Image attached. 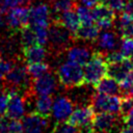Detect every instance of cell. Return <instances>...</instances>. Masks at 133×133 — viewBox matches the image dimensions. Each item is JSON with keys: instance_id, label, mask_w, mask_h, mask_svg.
<instances>
[{"instance_id": "1", "label": "cell", "mask_w": 133, "mask_h": 133, "mask_svg": "<svg viewBox=\"0 0 133 133\" xmlns=\"http://www.w3.org/2000/svg\"><path fill=\"white\" fill-rule=\"evenodd\" d=\"M56 76L59 83L68 89L81 87L85 83L82 65L70 60L59 65L56 71Z\"/></svg>"}, {"instance_id": "2", "label": "cell", "mask_w": 133, "mask_h": 133, "mask_svg": "<svg viewBox=\"0 0 133 133\" xmlns=\"http://www.w3.org/2000/svg\"><path fill=\"white\" fill-rule=\"evenodd\" d=\"M108 63L105 54L100 51H95L90 59L84 64V81L86 84L96 85L102 78L107 76Z\"/></svg>"}, {"instance_id": "3", "label": "cell", "mask_w": 133, "mask_h": 133, "mask_svg": "<svg viewBox=\"0 0 133 133\" xmlns=\"http://www.w3.org/2000/svg\"><path fill=\"white\" fill-rule=\"evenodd\" d=\"M74 37L73 33L58 22L49 26L48 44L49 48L55 55H59L63 51L68 50L71 47Z\"/></svg>"}, {"instance_id": "4", "label": "cell", "mask_w": 133, "mask_h": 133, "mask_svg": "<svg viewBox=\"0 0 133 133\" xmlns=\"http://www.w3.org/2000/svg\"><path fill=\"white\" fill-rule=\"evenodd\" d=\"M121 104L122 98L114 95H105L97 92L91 96L90 105L95 113L99 112H108L112 114L121 113Z\"/></svg>"}, {"instance_id": "5", "label": "cell", "mask_w": 133, "mask_h": 133, "mask_svg": "<svg viewBox=\"0 0 133 133\" xmlns=\"http://www.w3.org/2000/svg\"><path fill=\"white\" fill-rule=\"evenodd\" d=\"M51 6L45 1H36L29 7L30 27H49L51 21Z\"/></svg>"}, {"instance_id": "6", "label": "cell", "mask_w": 133, "mask_h": 133, "mask_svg": "<svg viewBox=\"0 0 133 133\" xmlns=\"http://www.w3.org/2000/svg\"><path fill=\"white\" fill-rule=\"evenodd\" d=\"M5 25L12 31H18L29 24V8L20 5L9 8L4 17Z\"/></svg>"}, {"instance_id": "7", "label": "cell", "mask_w": 133, "mask_h": 133, "mask_svg": "<svg viewBox=\"0 0 133 133\" xmlns=\"http://www.w3.org/2000/svg\"><path fill=\"white\" fill-rule=\"evenodd\" d=\"M57 87L56 78L52 73H47L38 78L32 79V92L33 95L41 96V95H52Z\"/></svg>"}, {"instance_id": "8", "label": "cell", "mask_w": 133, "mask_h": 133, "mask_svg": "<svg viewBox=\"0 0 133 133\" xmlns=\"http://www.w3.org/2000/svg\"><path fill=\"white\" fill-rule=\"evenodd\" d=\"M94 21L101 30L111 29L114 22V11L105 4H98L92 7Z\"/></svg>"}, {"instance_id": "9", "label": "cell", "mask_w": 133, "mask_h": 133, "mask_svg": "<svg viewBox=\"0 0 133 133\" xmlns=\"http://www.w3.org/2000/svg\"><path fill=\"white\" fill-rule=\"evenodd\" d=\"M8 103L6 116L10 119H21L25 115V100L17 91H6Z\"/></svg>"}, {"instance_id": "10", "label": "cell", "mask_w": 133, "mask_h": 133, "mask_svg": "<svg viewBox=\"0 0 133 133\" xmlns=\"http://www.w3.org/2000/svg\"><path fill=\"white\" fill-rule=\"evenodd\" d=\"M117 124L116 114L108 112L95 113L92 118V127L98 133H111Z\"/></svg>"}, {"instance_id": "11", "label": "cell", "mask_w": 133, "mask_h": 133, "mask_svg": "<svg viewBox=\"0 0 133 133\" xmlns=\"http://www.w3.org/2000/svg\"><path fill=\"white\" fill-rule=\"evenodd\" d=\"M22 123L25 133H42L48 125V117L43 116L36 111H32L24 115Z\"/></svg>"}, {"instance_id": "12", "label": "cell", "mask_w": 133, "mask_h": 133, "mask_svg": "<svg viewBox=\"0 0 133 133\" xmlns=\"http://www.w3.org/2000/svg\"><path fill=\"white\" fill-rule=\"evenodd\" d=\"M133 72V62L130 57H125L123 60L108 63L107 75L114 78L118 82L124 80Z\"/></svg>"}, {"instance_id": "13", "label": "cell", "mask_w": 133, "mask_h": 133, "mask_svg": "<svg viewBox=\"0 0 133 133\" xmlns=\"http://www.w3.org/2000/svg\"><path fill=\"white\" fill-rule=\"evenodd\" d=\"M96 43L99 51L106 55L107 53L116 50L118 46V35L110 29L102 30V32L99 33Z\"/></svg>"}, {"instance_id": "14", "label": "cell", "mask_w": 133, "mask_h": 133, "mask_svg": "<svg viewBox=\"0 0 133 133\" xmlns=\"http://www.w3.org/2000/svg\"><path fill=\"white\" fill-rule=\"evenodd\" d=\"M94 115H95V111L90 104L86 106H80L77 107L75 110H73L66 122L79 128L83 125L92 123Z\"/></svg>"}, {"instance_id": "15", "label": "cell", "mask_w": 133, "mask_h": 133, "mask_svg": "<svg viewBox=\"0 0 133 133\" xmlns=\"http://www.w3.org/2000/svg\"><path fill=\"white\" fill-rule=\"evenodd\" d=\"M74 103L71 99L66 97H59L53 103L52 115L57 122L66 121L71 113L73 112Z\"/></svg>"}, {"instance_id": "16", "label": "cell", "mask_w": 133, "mask_h": 133, "mask_svg": "<svg viewBox=\"0 0 133 133\" xmlns=\"http://www.w3.org/2000/svg\"><path fill=\"white\" fill-rule=\"evenodd\" d=\"M92 51L87 46H71L66 52V58L70 61L84 65L91 57Z\"/></svg>"}, {"instance_id": "17", "label": "cell", "mask_w": 133, "mask_h": 133, "mask_svg": "<svg viewBox=\"0 0 133 133\" xmlns=\"http://www.w3.org/2000/svg\"><path fill=\"white\" fill-rule=\"evenodd\" d=\"M94 87L97 90V92L100 94L114 95V96H118L119 94H122L119 82L108 75L102 78L96 85H94Z\"/></svg>"}, {"instance_id": "18", "label": "cell", "mask_w": 133, "mask_h": 133, "mask_svg": "<svg viewBox=\"0 0 133 133\" xmlns=\"http://www.w3.org/2000/svg\"><path fill=\"white\" fill-rule=\"evenodd\" d=\"M47 57V50L43 45H32L26 48H23V58L27 63L41 62L44 61Z\"/></svg>"}, {"instance_id": "19", "label": "cell", "mask_w": 133, "mask_h": 133, "mask_svg": "<svg viewBox=\"0 0 133 133\" xmlns=\"http://www.w3.org/2000/svg\"><path fill=\"white\" fill-rule=\"evenodd\" d=\"M100 33V28L96 23L90 24H81L78 30L75 32V38L84 42H94L97 39Z\"/></svg>"}, {"instance_id": "20", "label": "cell", "mask_w": 133, "mask_h": 133, "mask_svg": "<svg viewBox=\"0 0 133 133\" xmlns=\"http://www.w3.org/2000/svg\"><path fill=\"white\" fill-rule=\"evenodd\" d=\"M118 34L124 37H133V14L123 11L116 22Z\"/></svg>"}, {"instance_id": "21", "label": "cell", "mask_w": 133, "mask_h": 133, "mask_svg": "<svg viewBox=\"0 0 133 133\" xmlns=\"http://www.w3.org/2000/svg\"><path fill=\"white\" fill-rule=\"evenodd\" d=\"M57 22L60 23L63 27H65L73 34H75V32L78 30V28L81 25L80 19L78 17L76 10H73V9L68 10V11L61 14L57 18Z\"/></svg>"}, {"instance_id": "22", "label": "cell", "mask_w": 133, "mask_h": 133, "mask_svg": "<svg viewBox=\"0 0 133 133\" xmlns=\"http://www.w3.org/2000/svg\"><path fill=\"white\" fill-rule=\"evenodd\" d=\"M53 99L51 95H41L36 96L35 100V111L45 117H49L52 114Z\"/></svg>"}, {"instance_id": "23", "label": "cell", "mask_w": 133, "mask_h": 133, "mask_svg": "<svg viewBox=\"0 0 133 133\" xmlns=\"http://www.w3.org/2000/svg\"><path fill=\"white\" fill-rule=\"evenodd\" d=\"M75 0H52L51 2V10L52 14L57 19L61 14L71 10L75 6Z\"/></svg>"}, {"instance_id": "24", "label": "cell", "mask_w": 133, "mask_h": 133, "mask_svg": "<svg viewBox=\"0 0 133 133\" xmlns=\"http://www.w3.org/2000/svg\"><path fill=\"white\" fill-rule=\"evenodd\" d=\"M27 71L29 75L31 76L32 79L38 78L47 73L50 72V66L48 63L41 61V62H32V63H27Z\"/></svg>"}, {"instance_id": "25", "label": "cell", "mask_w": 133, "mask_h": 133, "mask_svg": "<svg viewBox=\"0 0 133 133\" xmlns=\"http://www.w3.org/2000/svg\"><path fill=\"white\" fill-rule=\"evenodd\" d=\"M20 31H21V33H20V43H21L23 48H26V47H29V46L37 44L34 30L29 25L24 27Z\"/></svg>"}, {"instance_id": "26", "label": "cell", "mask_w": 133, "mask_h": 133, "mask_svg": "<svg viewBox=\"0 0 133 133\" xmlns=\"http://www.w3.org/2000/svg\"><path fill=\"white\" fill-rule=\"evenodd\" d=\"M76 12L80 19L81 24H90L95 23L92 16V7H88L86 5L80 4L76 8Z\"/></svg>"}, {"instance_id": "27", "label": "cell", "mask_w": 133, "mask_h": 133, "mask_svg": "<svg viewBox=\"0 0 133 133\" xmlns=\"http://www.w3.org/2000/svg\"><path fill=\"white\" fill-rule=\"evenodd\" d=\"M51 133H79V128L70 124L69 122L61 121L54 125Z\"/></svg>"}, {"instance_id": "28", "label": "cell", "mask_w": 133, "mask_h": 133, "mask_svg": "<svg viewBox=\"0 0 133 133\" xmlns=\"http://www.w3.org/2000/svg\"><path fill=\"white\" fill-rule=\"evenodd\" d=\"M34 30L36 43L38 45L45 46L48 44V36H49V27H31Z\"/></svg>"}, {"instance_id": "29", "label": "cell", "mask_w": 133, "mask_h": 133, "mask_svg": "<svg viewBox=\"0 0 133 133\" xmlns=\"http://www.w3.org/2000/svg\"><path fill=\"white\" fill-rule=\"evenodd\" d=\"M102 3L105 4L107 7H109L114 12H121L124 11L126 7V0H102Z\"/></svg>"}, {"instance_id": "30", "label": "cell", "mask_w": 133, "mask_h": 133, "mask_svg": "<svg viewBox=\"0 0 133 133\" xmlns=\"http://www.w3.org/2000/svg\"><path fill=\"white\" fill-rule=\"evenodd\" d=\"M119 50L126 57H131L133 55V37H124L119 45Z\"/></svg>"}, {"instance_id": "31", "label": "cell", "mask_w": 133, "mask_h": 133, "mask_svg": "<svg viewBox=\"0 0 133 133\" xmlns=\"http://www.w3.org/2000/svg\"><path fill=\"white\" fill-rule=\"evenodd\" d=\"M31 0H0V10L7 11L9 8L27 4Z\"/></svg>"}, {"instance_id": "32", "label": "cell", "mask_w": 133, "mask_h": 133, "mask_svg": "<svg viewBox=\"0 0 133 133\" xmlns=\"http://www.w3.org/2000/svg\"><path fill=\"white\" fill-rule=\"evenodd\" d=\"M132 107H133V98L129 95L124 96L122 98V104H121V115L123 117L126 116Z\"/></svg>"}, {"instance_id": "33", "label": "cell", "mask_w": 133, "mask_h": 133, "mask_svg": "<svg viewBox=\"0 0 133 133\" xmlns=\"http://www.w3.org/2000/svg\"><path fill=\"white\" fill-rule=\"evenodd\" d=\"M15 60L7 59V60H1L0 61V81H2L5 76L9 73V71L15 65Z\"/></svg>"}, {"instance_id": "34", "label": "cell", "mask_w": 133, "mask_h": 133, "mask_svg": "<svg viewBox=\"0 0 133 133\" xmlns=\"http://www.w3.org/2000/svg\"><path fill=\"white\" fill-rule=\"evenodd\" d=\"M9 130L10 133H25L23 123L20 119H11L9 121Z\"/></svg>"}, {"instance_id": "35", "label": "cell", "mask_w": 133, "mask_h": 133, "mask_svg": "<svg viewBox=\"0 0 133 133\" xmlns=\"http://www.w3.org/2000/svg\"><path fill=\"white\" fill-rule=\"evenodd\" d=\"M7 103H8V95L5 90H3L2 94H0V116L6 114Z\"/></svg>"}, {"instance_id": "36", "label": "cell", "mask_w": 133, "mask_h": 133, "mask_svg": "<svg viewBox=\"0 0 133 133\" xmlns=\"http://www.w3.org/2000/svg\"><path fill=\"white\" fill-rule=\"evenodd\" d=\"M0 133H10L9 121L3 116H0Z\"/></svg>"}, {"instance_id": "37", "label": "cell", "mask_w": 133, "mask_h": 133, "mask_svg": "<svg viewBox=\"0 0 133 133\" xmlns=\"http://www.w3.org/2000/svg\"><path fill=\"white\" fill-rule=\"evenodd\" d=\"M125 124L127 126H130V127H133V107L131 108V110L129 111V113L123 117Z\"/></svg>"}, {"instance_id": "38", "label": "cell", "mask_w": 133, "mask_h": 133, "mask_svg": "<svg viewBox=\"0 0 133 133\" xmlns=\"http://www.w3.org/2000/svg\"><path fill=\"white\" fill-rule=\"evenodd\" d=\"M79 1H80V4L86 5L88 7H95L96 5L102 2V0H79Z\"/></svg>"}, {"instance_id": "39", "label": "cell", "mask_w": 133, "mask_h": 133, "mask_svg": "<svg viewBox=\"0 0 133 133\" xmlns=\"http://www.w3.org/2000/svg\"><path fill=\"white\" fill-rule=\"evenodd\" d=\"M124 11L133 14V0H128V1H127V3H126V7H125Z\"/></svg>"}, {"instance_id": "40", "label": "cell", "mask_w": 133, "mask_h": 133, "mask_svg": "<svg viewBox=\"0 0 133 133\" xmlns=\"http://www.w3.org/2000/svg\"><path fill=\"white\" fill-rule=\"evenodd\" d=\"M118 133H133V127H130V126H125L123 127Z\"/></svg>"}, {"instance_id": "41", "label": "cell", "mask_w": 133, "mask_h": 133, "mask_svg": "<svg viewBox=\"0 0 133 133\" xmlns=\"http://www.w3.org/2000/svg\"><path fill=\"white\" fill-rule=\"evenodd\" d=\"M4 24H5V19H4V17L2 16V14L0 12V28H1Z\"/></svg>"}, {"instance_id": "42", "label": "cell", "mask_w": 133, "mask_h": 133, "mask_svg": "<svg viewBox=\"0 0 133 133\" xmlns=\"http://www.w3.org/2000/svg\"><path fill=\"white\" fill-rule=\"evenodd\" d=\"M2 60V51H1V49H0V61Z\"/></svg>"}, {"instance_id": "43", "label": "cell", "mask_w": 133, "mask_h": 133, "mask_svg": "<svg viewBox=\"0 0 133 133\" xmlns=\"http://www.w3.org/2000/svg\"><path fill=\"white\" fill-rule=\"evenodd\" d=\"M129 96H131V97H132V98H133V89H132V90H131V92H130V94H129Z\"/></svg>"}, {"instance_id": "44", "label": "cell", "mask_w": 133, "mask_h": 133, "mask_svg": "<svg viewBox=\"0 0 133 133\" xmlns=\"http://www.w3.org/2000/svg\"><path fill=\"white\" fill-rule=\"evenodd\" d=\"M94 133H98V132H96V131H95V132H94Z\"/></svg>"}]
</instances>
